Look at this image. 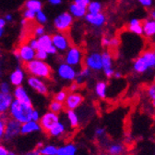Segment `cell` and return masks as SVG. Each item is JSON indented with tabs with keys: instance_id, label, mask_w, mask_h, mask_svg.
Returning <instances> with one entry per match:
<instances>
[{
	"instance_id": "obj_1",
	"label": "cell",
	"mask_w": 155,
	"mask_h": 155,
	"mask_svg": "<svg viewBox=\"0 0 155 155\" xmlns=\"http://www.w3.org/2000/svg\"><path fill=\"white\" fill-rule=\"evenodd\" d=\"M32 104H27L17 100H13L8 112V117L11 118L19 124H23L31 120L33 111Z\"/></svg>"
},
{
	"instance_id": "obj_2",
	"label": "cell",
	"mask_w": 155,
	"mask_h": 155,
	"mask_svg": "<svg viewBox=\"0 0 155 155\" xmlns=\"http://www.w3.org/2000/svg\"><path fill=\"white\" fill-rule=\"evenodd\" d=\"M25 70L30 75L41 79H50L52 77V69L45 61L34 59L25 63Z\"/></svg>"
},
{
	"instance_id": "obj_3",
	"label": "cell",
	"mask_w": 155,
	"mask_h": 155,
	"mask_svg": "<svg viewBox=\"0 0 155 155\" xmlns=\"http://www.w3.org/2000/svg\"><path fill=\"white\" fill-rule=\"evenodd\" d=\"M151 69H155V56L153 50L148 49L134 61L133 70L137 73H145Z\"/></svg>"
},
{
	"instance_id": "obj_4",
	"label": "cell",
	"mask_w": 155,
	"mask_h": 155,
	"mask_svg": "<svg viewBox=\"0 0 155 155\" xmlns=\"http://www.w3.org/2000/svg\"><path fill=\"white\" fill-rule=\"evenodd\" d=\"M21 124H19L18 122L8 117L7 122H6V126H5L3 141L5 143H11L15 139H17L19 136H21Z\"/></svg>"
},
{
	"instance_id": "obj_5",
	"label": "cell",
	"mask_w": 155,
	"mask_h": 155,
	"mask_svg": "<svg viewBox=\"0 0 155 155\" xmlns=\"http://www.w3.org/2000/svg\"><path fill=\"white\" fill-rule=\"evenodd\" d=\"M68 133L69 129L68 127V124L60 119L46 133V135L51 139L65 140L68 138Z\"/></svg>"
},
{
	"instance_id": "obj_6",
	"label": "cell",
	"mask_w": 155,
	"mask_h": 155,
	"mask_svg": "<svg viewBox=\"0 0 155 155\" xmlns=\"http://www.w3.org/2000/svg\"><path fill=\"white\" fill-rule=\"evenodd\" d=\"M59 120H60L59 114H56L54 112L48 111L41 115L40 120H39L38 123L41 126V130L46 134Z\"/></svg>"
},
{
	"instance_id": "obj_7",
	"label": "cell",
	"mask_w": 155,
	"mask_h": 155,
	"mask_svg": "<svg viewBox=\"0 0 155 155\" xmlns=\"http://www.w3.org/2000/svg\"><path fill=\"white\" fill-rule=\"evenodd\" d=\"M73 23V17L69 12H62L54 18V25L55 29L60 32L65 33L68 31Z\"/></svg>"
},
{
	"instance_id": "obj_8",
	"label": "cell",
	"mask_w": 155,
	"mask_h": 155,
	"mask_svg": "<svg viewBox=\"0 0 155 155\" xmlns=\"http://www.w3.org/2000/svg\"><path fill=\"white\" fill-rule=\"evenodd\" d=\"M84 102V96L80 92H68L67 99L64 101L65 110L77 111Z\"/></svg>"
},
{
	"instance_id": "obj_9",
	"label": "cell",
	"mask_w": 155,
	"mask_h": 155,
	"mask_svg": "<svg viewBox=\"0 0 155 155\" xmlns=\"http://www.w3.org/2000/svg\"><path fill=\"white\" fill-rule=\"evenodd\" d=\"M65 62L72 67H79L82 63V52L77 47H69L66 52Z\"/></svg>"
},
{
	"instance_id": "obj_10",
	"label": "cell",
	"mask_w": 155,
	"mask_h": 155,
	"mask_svg": "<svg viewBox=\"0 0 155 155\" xmlns=\"http://www.w3.org/2000/svg\"><path fill=\"white\" fill-rule=\"evenodd\" d=\"M27 84L33 91L42 96H47L49 94V87L44 79L30 75L27 79Z\"/></svg>"
},
{
	"instance_id": "obj_11",
	"label": "cell",
	"mask_w": 155,
	"mask_h": 155,
	"mask_svg": "<svg viewBox=\"0 0 155 155\" xmlns=\"http://www.w3.org/2000/svg\"><path fill=\"white\" fill-rule=\"evenodd\" d=\"M77 71L74 67L67 64L66 62L61 63L57 67V75L64 81L73 82L77 77Z\"/></svg>"
},
{
	"instance_id": "obj_12",
	"label": "cell",
	"mask_w": 155,
	"mask_h": 155,
	"mask_svg": "<svg viewBox=\"0 0 155 155\" xmlns=\"http://www.w3.org/2000/svg\"><path fill=\"white\" fill-rule=\"evenodd\" d=\"M14 55L19 61L27 63L35 59V50L30 45H22L18 50L14 51Z\"/></svg>"
},
{
	"instance_id": "obj_13",
	"label": "cell",
	"mask_w": 155,
	"mask_h": 155,
	"mask_svg": "<svg viewBox=\"0 0 155 155\" xmlns=\"http://www.w3.org/2000/svg\"><path fill=\"white\" fill-rule=\"evenodd\" d=\"M85 66L91 71L98 72L103 69L102 64V55L98 52H92L89 54L84 61Z\"/></svg>"
},
{
	"instance_id": "obj_14",
	"label": "cell",
	"mask_w": 155,
	"mask_h": 155,
	"mask_svg": "<svg viewBox=\"0 0 155 155\" xmlns=\"http://www.w3.org/2000/svg\"><path fill=\"white\" fill-rule=\"evenodd\" d=\"M52 37V42L54 47L56 48L57 51H67L70 45H69V40L68 37L64 33H54Z\"/></svg>"
},
{
	"instance_id": "obj_15",
	"label": "cell",
	"mask_w": 155,
	"mask_h": 155,
	"mask_svg": "<svg viewBox=\"0 0 155 155\" xmlns=\"http://www.w3.org/2000/svg\"><path fill=\"white\" fill-rule=\"evenodd\" d=\"M37 41H38V49L45 50L48 55H54L57 53L56 48L53 45L52 37L50 35L44 34L40 37H38Z\"/></svg>"
},
{
	"instance_id": "obj_16",
	"label": "cell",
	"mask_w": 155,
	"mask_h": 155,
	"mask_svg": "<svg viewBox=\"0 0 155 155\" xmlns=\"http://www.w3.org/2000/svg\"><path fill=\"white\" fill-rule=\"evenodd\" d=\"M66 122L68 124V126L71 130H76L81 126V117L76 111L65 110Z\"/></svg>"
},
{
	"instance_id": "obj_17",
	"label": "cell",
	"mask_w": 155,
	"mask_h": 155,
	"mask_svg": "<svg viewBox=\"0 0 155 155\" xmlns=\"http://www.w3.org/2000/svg\"><path fill=\"white\" fill-rule=\"evenodd\" d=\"M104 150L111 155H125L127 152L126 146L121 142L116 141H109Z\"/></svg>"
},
{
	"instance_id": "obj_18",
	"label": "cell",
	"mask_w": 155,
	"mask_h": 155,
	"mask_svg": "<svg viewBox=\"0 0 155 155\" xmlns=\"http://www.w3.org/2000/svg\"><path fill=\"white\" fill-rule=\"evenodd\" d=\"M25 80V72L21 68H16L10 74H9V83L13 86H22Z\"/></svg>"
},
{
	"instance_id": "obj_19",
	"label": "cell",
	"mask_w": 155,
	"mask_h": 155,
	"mask_svg": "<svg viewBox=\"0 0 155 155\" xmlns=\"http://www.w3.org/2000/svg\"><path fill=\"white\" fill-rule=\"evenodd\" d=\"M12 96H13L14 100H19L21 102H25L27 104H32L31 97L23 86H16L12 92Z\"/></svg>"
},
{
	"instance_id": "obj_20",
	"label": "cell",
	"mask_w": 155,
	"mask_h": 155,
	"mask_svg": "<svg viewBox=\"0 0 155 155\" xmlns=\"http://www.w3.org/2000/svg\"><path fill=\"white\" fill-rule=\"evenodd\" d=\"M41 130V126L39 125L38 122L30 120L28 122H25L23 124H21V136H29V135H32L34 133L40 132Z\"/></svg>"
},
{
	"instance_id": "obj_21",
	"label": "cell",
	"mask_w": 155,
	"mask_h": 155,
	"mask_svg": "<svg viewBox=\"0 0 155 155\" xmlns=\"http://www.w3.org/2000/svg\"><path fill=\"white\" fill-rule=\"evenodd\" d=\"M84 18L87 21V23H89L91 25H92L94 27H102L103 25H104L105 21H106V18H105L104 14L102 12L97 13V14L87 13Z\"/></svg>"
},
{
	"instance_id": "obj_22",
	"label": "cell",
	"mask_w": 155,
	"mask_h": 155,
	"mask_svg": "<svg viewBox=\"0 0 155 155\" xmlns=\"http://www.w3.org/2000/svg\"><path fill=\"white\" fill-rule=\"evenodd\" d=\"M79 152V147L74 142H65L58 146L57 155H77Z\"/></svg>"
},
{
	"instance_id": "obj_23",
	"label": "cell",
	"mask_w": 155,
	"mask_h": 155,
	"mask_svg": "<svg viewBox=\"0 0 155 155\" xmlns=\"http://www.w3.org/2000/svg\"><path fill=\"white\" fill-rule=\"evenodd\" d=\"M14 98L11 93L5 94L0 92V114L8 115V109L13 101Z\"/></svg>"
},
{
	"instance_id": "obj_24",
	"label": "cell",
	"mask_w": 155,
	"mask_h": 155,
	"mask_svg": "<svg viewBox=\"0 0 155 155\" xmlns=\"http://www.w3.org/2000/svg\"><path fill=\"white\" fill-rule=\"evenodd\" d=\"M93 136L97 142L100 144V146L104 149L107 143L109 142V140L107 139L106 129L103 126H97L93 131Z\"/></svg>"
},
{
	"instance_id": "obj_25",
	"label": "cell",
	"mask_w": 155,
	"mask_h": 155,
	"mask_svg": "<svg viewBox=\"0 0 155 155\" xmlns=\"http://www.w3.org/2000/svg\"><path fill=\"white\" fill-rule=\"evenodd\" d=\"M142 28H143V34L146 37H152L155 35V21L151 19H147L142 23Z\"/></svg>"
},
{
	"instance_id": "obj_26",
	"label": "cell",
	"mask_w": 155,
	"mask_h": 155,
	"mask_svg": "<svg viewBox=\"0 0 155 155\" xmlns=\"http://www.w3.org/2000/svg\"><path fill=\"white\" fill-rule=\"evenodd\" d=\"M107 91H108V86H107L106 82L99 81L95 84L94 92H95V95L98 97L99 99L104 100L107 96Z\"/></svg>"
},
{
	"instance_id": "obj_27",
	"label": "cell",
	"mask_w": 155,
	"mask_h": 155,
	"mask_svg": "<svg viewBox=\"0 0 155 155\" xmlns=\"http://www.w3.org/2000/svg\"><path fill=\"white\" fill-rule=\"evenodd\" d=\"M128 30L137 35H142L143 34L142 23L140 20H138V19H132L128 23Z\"/></svg>"
},
{
	"instance_id": "obj_28",
	"label": "cell",
	"mask_w": 155,
	"mask_h": 155,
	"mask_svg": "<svg viewBox=\"0 0 155 155\" xmlns=\"http://www.w3.org/2000/svg\"><path fill=\"white\" fill-rule=\"evenodd\" d=\"M69 13L72 15V17L74 18H82L85 17V15L87 14V9L85 8H81L80 6L76 5L75 3H72L69 6Z\"/></svg>"
},
{
	"instance_id": "obj_29",
	"label": "cell",
	"mask_w": 155,
	"mask_h": 155,
	"mask_svg": "<svg viewBox=\"0 0 155 155\" xmlns=\"http://www.w3.org/2000/svg\"><path fill=\"white\" fill-rule=\"evenodd\" d=\"M57 149L58 146L53 143L44 144L42 148L39 149L42 155H57Z\"/></svg>"
},
{
	"instance_id": "obj_30",
	"label": "cell",
	"mask_w": 155,
	"mask_h": 155,
	"mask_svg": "<svg viewBox=\"0 0 155 155\" xmlns=\"http://www.w3.org/2000/svg\"><path fill=\"white\" fill-rule=\"evenodd\" d=\"M48 111L54 112L56 114H61L62 112L65 111V107H64V103L56 101L54 100H52L49 104H48Z\"/></svg>"
},
{
	"instance_id": "obj_31",
	"label": "cell",
	"mask_w": 155,
	"mask_h": 155,
	"mask_svg": "<svg viewBox=\"0 0 155 155\" xmlns=\"http://www.w3.org/2000/svg\"><path fill=\"white\" fill-rule=\"evenodd\" d=\"M25 8L27 9L33 10L34 12H38L39 10H42L43 3L40 0H28L25 3Z\"/></svg>"
},
{
	"instance_id": "obj_32",
	"label": "cell",
	"mask_w": 155,
	"mask_h": 155,
	"mask_svg": "<svg viewBox=\"0 0 155 155\" xmlns=\"http://www.w3.org/2000/svg\"><path fill=\"white\" fill-rule=\"evenodd\" d=\"M101 55H102V64H103L102 70L113 68V59L111 54L108 51H104Z\"/></svg>"
},
{
	"instance_id": "obj_33",
	"label": "cell",
	"mask_w": 155,
	"mask_h": 155,
	"mask_svg": "<svg viewBox=\"0 0 155 155\" xmlns=\"http://www.w3.org/2000/svg\"><path fill=\"white\" fill-rule=\"evenodd\" d=\"M103 9V6L100 2L98 1H91L90 4L87 7V13H91V14H97L102 12Z\"/></svg>"
},
{
	"instance_id": "obj_34",
	"label": "cell",
	"mask_w": 155,
	"mask_h": 155,
	"mask_svg": "<svg viewBox=\"0 0 155 155\" xmlns=\"http://www.w3.org/2000/svg\"><path fill=\"white\" fill-rule=\"evenodd\" d=\"M68 94V91L66 90V89L59 90V91H57V92L54 95L53 100H56V101H59V102L64 103V101H65L66 99H67Z\"/></svg>"
},
{
	"instance_id": "obj_35",
	"label": "cell",
	"mask_w": 155,
	"mask_h": 155,
	"mask_svg": "<svg viewBox=\"0 0 155 155\" xmlns=\"http://www.w3.org/2000/svg\"><path fill=\"white\" fill-rule=\"evenodd\" d=\"M7 119H8V115H2V114H0V142L3 141Z\"/></svg>"
},
{
	"instance_id": "obj_36",
	"label": "cell",
	"mask_w": 155,
	"mask_h": 155,
	"mask_svg": "<svg viewBox=\"0 0 155 155\" xmlns=\"http://www.w3.org/2000/svg\"><path fill=\"white\" fill-rule=\"evenodd\" d=\"M35 19H36V21L39 23H40L41 25L47 23V16L45 15V13L43 10H39L38 12H36Z\"/></svg>"
},
{
	"instance_id": "obj_37",
	"label": "cell",
	"mask_w": 155,
	"mask_h": 155,
	"mask_svg": "<svg viewBox=\"0 0 155 155\" xmlns=\"http://www.w3.org/2000/svg\"><path fill=\"white\" fill-rule=\"evenodd\" d=\"M0 92L5 93V94H9L11 93V85L9 82L3 81L0 83Z\"/></svg>"
},
{
	"instance_id": "obj_38",
	"label": "cell",
	"mask_w": 155,
	"mask_h": 155,
	"mask_svg": "<svg viewBox=\"0 0 155 155\" xmlns=\"http://www.w3.org/2000/svg\"><path fill=\"white\" fill-rule=\"evenodd\" d=\"M48 58V54L42 49H38L35 51V59L40 60V61H45Z\"/></svg>"
},
{
	"instance_id": "obj_39",
	"label": "cell",
	"mask_w": 155,
	"mask_h": 155,
	"mask_svg": "<svg viewBox=\"0 0 155 155\" xmlns=\"http://www.w3.org/2000/svg\"><path fill=\"white\" fill-rule=\"evenodd\" d=\"M35 16H36V12H34L33 10H31V9H25V11L23 12V17L25 20L27 21H31V20H34L35 19Z\"/></svg>"
},
{
	"instance_id": "obj_40",
	"label": "cell",
	"mask_w": 155,
	"mask_h": 155,
	"mask_svg": "<svg viewBox=\"0 0 155 155\" xmlns=\"http://www.w3.org/2000/svg\"><path fill=\"white\" fill-rule=\"evenodd\" d=\"M147 95H148V97L151 100H155V82L148 86V88H147Z\"/></svg>"
},
{
	"instance_id": "obj_41",
	"label": "cell",
	"mask_w": 155,
	"mask_h": 155,
	"mask_svg": "<svg viewBox=\"0 0 155 155\" xmlns=\"http://www.w3.org/2000/svg\"><path fill=\"white\" fill-rule=\"evenodd\" d=\"M45 28H44L43 25H38L34 29V34L36 36H38V37L44 35L45 34Z\"/></svg>"
},
{
	"instance_id": "obj_42",
	"label": "cell",
	"mask_w": 155,
	"mask_h": 155,
	"mask_svg": "<svg viewBox=\"0 0 155 155\" xmlns=\"http://www.w3.org/2000/svg\"><path fill=\"white\" fill-rule=\"evenodd\" d=\"M90 2H91V0H74V2H73V3H75L76 5L80 6V7H81V8L87 9V7H88V5L90 4Z\"/></svg>"
},
{
	"instance_id": "obj_43",
	"label": "cell",
	"mask_w": 155,
	"mask_h": 155,
	"mask_svg": "<svg viewBox=\"0 0 155 155\" xmlns=\"http://www.w3.org/2000/svg\"><path fill=\"white\" fill-rule=\"evenodd\" d=\"M40 117H41V114H40V111L36 109H33L32 111V113H31V120L32 121H35V122H39L40 120Z\"/></svg>"
},
{
	"instance_id": "obj_44",
	"label": "cell",
	"mask_w": 155,
	"mask_h": 155,
	"mask_svg": "<svg viewBox=\"0 0 155 155\" xmlns=\"http://www.w3.org/2000/svg\"><path fill=\"white\" fill-rule=\"evenodd\" d=\"M21 155H42L40 150H39L38 149L36 148H33L31 150H29L27 151H25L24 153H22Z\"/></svg>"
},
{
	"instance_id": "obj_45",
	"label": "cell",
	"mask_w": 155,
	"mask_h": 155,
	"mask_svg": "<svg viewBox=\"0 0 155 155\" xmlns=\"http://www.w3.org/2000/svg\"><path fill=\"white\" fill-rule=\"evenodd\" d=\"M8 151L9 149L3 142H0V155H8Z\"/></svg>"
},
{
	"instance_id": "obj_46",
	"label": "cell",
	"mask_w": 155,
	"mask_h": 155,
	"mask_svg": "<svg viewBox=\"0 0 155 155\" xmlns=\"http://www.w3.org/2000/svg\"><path fill=\"white\" fill-rule=\"evenodd\" d=\"M104 71V76L106 78H112L114 73V70L113 68H109V69H104L103 70Z\"/></svg>"
},
{
	"instance_id": "obj_47",
	"label": "cell",
	"mask_w": 155,
	"mask_h": 155,
	"mask_svg": "<svg viewBox=\"0 0 155 155\" xmlns=\"http://www.w3.org/2000/svg\"><path fill=\"white\" fill-rule=\"evenodd\" d=\"M80 85L79 84H77L76 82H72L71 84H70V86H68V91L69 92H76V91H78V89L80 88Z\"/></svg>"
},
{
	"instance_id": "obj_48",
	"label": "cell",
	"mask_w": 155,
	"mask_h": 155,
	"mask_svg": "<svg viewBox=\"0 0 155 155\" xmlns=\"http://www.w3.org/2000/svg\"><path fill=\"white\" fill-rule=\"evenodd\" d=\"M138 1L141 6L145 8H150L152 5V0H138Z\"/></svg>"
},
{
	"instance_id": "obj_49",
	"label": "cell",
	"mask_w": 155,
	"mask_h": 155,
	"mask_svg": "<svg viewBox=\"0 0 155 155\" xmlns=\"http://www.w3.org/2000/svg\"><path fill=\"white\" fill-rule=\"evenodd\" d=\"M119 46V39L117 37H113L111 38L110 41V48H116Z\"/></svg>"
},
{
	"instance_id": "obj_50",
	"label": "cell",
	"mask_w": 155,
	"mask_h": 155,
	"mask_svg": "<svg viewBox=\"0 0 155 155\" xmlns=\"http://www.w3.org/2000/svg\"><path fill=\"white\" fill-rule=\"evenodd\" d=\"M110 41H111L110 37L104 36L102 38V46H104V47H110Z\"/></svg>"
},
{
	"instance_id": "obj_51",
	"label": "cell",
	"mask_w": 155,
	"mask_h": 155,
	"mask_svg": "<svg viewBox=\"0 0 155 155\" xmlns=\"http://www.w3.org/2000/svg\"><path fill=\"white\" fill-rule=\"evenodd\" d=\"M29 45L31 46V48H32L35 51L38 49V41H37V39H31V41H30V43H29Z\"/></svg>"
},
{
	"instance_id": "obj_52",
	"label": "cell",
	"mask_w": 155,
	"mask_h": 155,
	"mask_svg": "<svg viewBox=\"0 0 155 155\" xmlns=\"http://www.w3.org/2000/svg\"><path fill=\"white\" fill-rule=\"evenodd\" d=\"M48 2L53 6H57L62 3V0H48Z\"/></svg>"
},
{
	"instance_id": "obj_53",
	"label": "cell",
	"mask_w": 155,
	"mask_h": 155,
	"mask_svg": "<svg viewBox=\"0 0 155 155\" xmlns=\"http://www.w3.org/2000/svg\"><path fill=\"white\" fill-rule=\"evenodd\" d=\"M6 23H7V22L5 21V19L0 18V29H4L6 26Z\"/></svg>"
},
{
	"instance_id": "obj_54",
	"label": "cell",
	"mask_w": 155,
	"mask_h": 155,
	"mask_svg": "<svg viewBox=\"0 0 155 155\" xmlns=\"http://www.w3.org/2000/svg\"><path fill=\"white\" fill-rule=\"evenodd\" d=\"M113 77H114V78H115V79H119V78H121V77H122V73L120 72H114Z\"/></svg>"
},
{
	"instance_id": "obj_55",
	"label": "cell",
	"mask_w": 155,
	"mask_h": 155,
	"mask_svg": "<svg viewBox=\"0 0 155 155\" xmlns=\"http://www.w3.org/2000/svg\"><path fill=\"white\" fill-rule=\"evenodd\" d=\"M93 155H111V154H109L105 150H99V151H97L96 153H94Z\"/></svg>"
},
{
	"instance_id": "obj_56",
	"label": "cell",
	"mask_w": 155,
	"mask_h": 155,
	"mask_svg": "<svg viewBox=\"0 0 155 155\" xmlns=\"http://www.w3.org/2000/svg\"><path fill=\"white\" fill-rule=\"evenodd\" d=\"M5 21H6V22H8V23L12 22V21H13V17H12V15H11V14H7L6 17H5Z\"/></svg>"
},
{
	"instance_id": "obj_57",
	"label": "cell",
	"mask_w": 155,
	"mask_h": 155,
	"mask_svg": "<svg viewBox=\"0 0 155 155\" xmlns=\"http://www.w3.org/2000/svg\"><path fill=\"white\" fill-rule=\"evenodd\" d=\"M150 19H151V20H153V21H155V9H152L150 12Z\"/></svg>"
},
{
	"instance_id": "obj_58",
	"label": "cell",
	"mask_w": 155,
	"mask_h": 155,
	"mask_svg": "<svg viewBox=\"0 0 155 155\" xmlns=\"http://www.w3.org/2000/svg\"><path fill=\"white\" fill-rule=\"evenodd\" d=\"M8 155H18V153H17L16 151H14V150H9V151H8Z\"/></svg>"
},
{
	"instance_id": "obj_59",
	"label": "cell",
	"mask_w": 155,
	"mask_h": 155,
	"mask_svg": "<svg viewBox=\"0 0 155 155\" xmlns=\"http://www.w3.org/2000/svg\"><path fill=\"white\" fill-rule=\"evenodd\" d=\"M4 31H5L4 29H0V37H1L4 34Z\"/></svg>"
},
{
	"instance_id": "obj_60",
	"label": "cell",
	"mask_w": 155,
	"mask_h": 155,
	"mask_svg": "<svg viewBox=\"0 0 155 155\" xmlns=\"http://www.w3.org/2000/svg\"><path fill=\"white\" fill-rule=\"evenodd\" d=\"M151 103H152V106L155 108V100H151Z\"/></svg>"
},
{
	"instance_id": "obj_61",
	"label": "cell",
	"mask_w": 155,
	"mask_h": 155,
	"mask_svg": "<svg viewBox=\"0 0 155 155\" xmlns=\"http://www.w3.org/2000/svg\"><path fill=\"white\" fill-rule=\"evenodd\" d=\"M153 79H154V82H155V73H154V77H153Z\"/></svg>"
},
{
	"instance_id": "obj_62",
	"label": "cell",
	"mask_w": 155,
	"mask_h": 155,
	"mask_svg": "<svg viewBox=\"0 0 155 155\" xmlns=\"http://www.w3.org/2000/svg\"><path fill=\"white\" fill-rule=\"evenodd\" d=\"M153 52H154V56H155V48L153 49Z\"/></svg>"
}]
</instances>
